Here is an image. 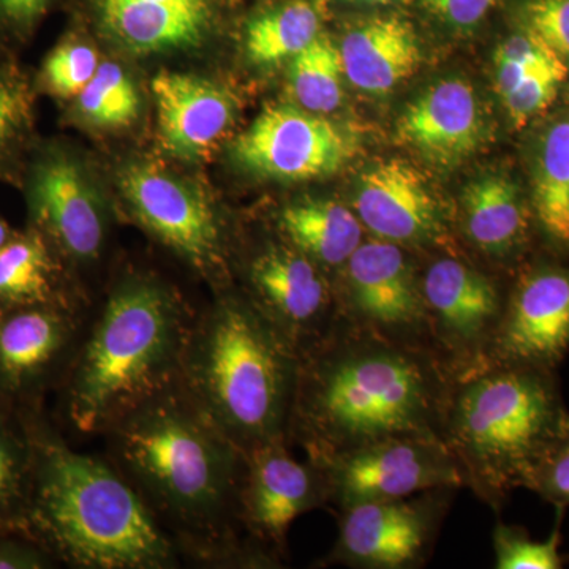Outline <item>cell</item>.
Wrapping results in <instances>:
<instances>
[{
  "label": "cell",
  "mask_w": 569,
  "mask_h": 569,
  "mask_svg": "<svg viewBox=\"0 0 569 569\" xmlns=\"http://www.w3.org/2000/svg\"><path fill=\"white\" fill-rule=\"evenodd\" d=\"M107 458L138 490L182 559L208 567L271 563L242 539L246 452L174 381L102 433Z\"/></svg>",
  "instance_id": "cell-1"
},
{
  "label": "cell",
  "mask_w": 569,
  "mask_h": 569,
  "mask_svg": "<svg viewBox=\"0 0 569 569\" xmlns=\"http://www.w3.org/2000/svg\"><path fill=\"white\" fill-rule=\"evenodd\" d=\"M33 448L28 535L77 569H173L182 556L110 459L74 451L24 408Z\"/></svg>",
  "instance_id": "cell-3"
},
{
  "label": "cell",
  "mask_w": 569,
  "mask_h": 569,
  "mask_svg": "<svg viewBox=\"0 0 569 569\" xmlns=\"http://www.w3.org/2000/svg\"><path fill=\"white\" fill-rule=\"evenodd\" d=\"M353 208L362 227L396 244H425L445 231L437 198L402 160H387L365 171L356 186Z\"/></svg>",
  "instance_id": "cell-18"
},
{
  "label": "cell",
  "mask_w": 569,
  "mask_h": 569,
  "mask_svg": "<svg viewBox=\"0 0 569 569\" xmlns=\"http://www.w3.org/2000/svg\"><path fill=\"white\" fill-rule=\"evenodd\" d=\"M463 231L481 252L501 257L522 242L527 213L519 189L500 174L482 176L462 193Z\"/></svg>",
  "instance_id": "cell-25"
},
{
  "label": "cell",
  "mask_w": 569,
  "mask_h": 569,
  "mask_svg": "<svg viewBox=\"0 0 569 569\" xmlns=\"http://www.w3.org/2000/svg\"><path fill=\"white\" fill-rule=\"evenodd\" d=\"M236 160L264 178L310 181L336 173L350 142L335 122L293 107L268 108L234 142Z\"/></svg>",
  "instance_id": "cell-13"
},
{
  "label": "cell",
  "mask_w": 569,
  "mask_h": 569,
  "mask_svg": "<svg viewBox=\"0 0 569 569\" xmlns=\"http://www.w3.org/2000/svg\"><path fill=\"white\" fill-rule=\"evenodd\" d=\"M291 61V91L306 111L328 114L342 104L346 73L339 48L329 37L320 33Z\"/></svg>",
  "instance_id": "cell-29"
},
{
  "label": "cell",
  "mask_w": 569,
  "mask_h": 569,
  "mask_svg": "<svg viewBox=\"0 0 569 569\" xmlns=\"http://www.w3.org/2000/svg\"><path fill=\"white\" fill-rule=\"evenodd\" d=\"M194 313L173 288L130 274L88 320L61 383L63 417L81 436L104 430L181 376Z\"/></svg>",
  "instance_id": "cell-4"
},
{
  "label": "cell",
  "mask_w": 569,
  "mask_h": 569,
  "mask_svg": "<svg viewBox=\"0 0 569 569\" xmlns=\"http://www.w3.org/2000/svg\"><path fill=\"white\" fill-rule=\"evenodd\" d=\"M11 238L9 224L0 220V247L6 244L7 241Z\"/></svg>",
  "instance_id": "cell-42"
},
{
  "label": "cell",
  "mask_w": 569,
  "mask_h": 569,
  "mask_svg": "<svg viewBox=\"0 0 569 569\" xmlns=\"http://www.w3.org/2000/svg\"><path fill=\"white\" fill-rule=\"evenodd\" d=\"M321 33V14L310 0H290L264 11L246 29V52L250 61L272 66L293 59Z\"/></svg>",
  "instance_id": "cell-27"
},
{
  "label": "cell",
  "mask_w": 569,
  "mask_h": 569,
  "mask_svg": "<svg viewBox=\"0 0 569 569\" xmlns=\"http://www.w3.org/2000/svg\"><path fill=\"white\" fill-rule=\"evenodd\" d=\"M343 73L369 93H387L419 69L417 33L399 18H373L356 26L339 48Z\"/></svg>",
  "instance_id": "cell-21"
},
{
  "label": "cell",
  "mask_w": 569,
  "mask_h": 569,
  "mask_svg": "<svg viewBox=\"0 0 569 569\" xmlns=\"http://www.w3.org/2000/svg\"><path fill=\"white\" fill-rule=\"evenodd\" d=\"M132 2L146 3V6L179 7L200 11H211L212 0H132Z\"/></svg>",
  "instance_id": "cell-41"
},
{
  "label": "cell",
  "mask_w": 569,
  "mask_h": 569,
  "mask_svg": "<svg viewBox=\"0 0 569 569\" xmlns=\"http://www.w3.org/2000/svg\"><path fill=\"white\" fill-rule=\"evenodd\" d=\"M361 2L376 3V2H385V0H361Z\"/></svg>",
  "instance_id": "cell-43"
},
{
  "label": "cell",
  "mask_w": 569,
  "mask_h": 569,
  "mask_svg": "<svg viewBox=\"0 0 569 569\" xmlns=\"http://www.w3.org/2000/svg\"><path fill=\"white\" fill-rule=\"evenodd\" d=\"M400 138L427 159L458 163L481 144L485 119L477 93L459 78L429 86L400 116Z\"/></svg>",
  "instance_id": "cell-20"
},
{
  "label": "cell",
  "mask_w": 569,
  "mask_h": 569,
  "mask_svg": "<svg viewBox=\"0 0 569 569\" xmlns=\"http://www.w3.org/2000/svg\"><path fill=\"white\" fill-rule=\"evenodd\" d=\"M287 440L279 438L246 452L239 519L261 550L266 546L282 552L295 520L328 501L320 467L295 459Z\"/></svg>",
  "instance_id": "cell-14"
},
{
  "label": "cell",
  "mask_w": 569,
  "mask_h": 569,
  "mask_svg": "<svg viewBox=\"0 0 569 569\" xmlns=\"http://www.w3.org/2000/svg\"><path fill=\"white\" fill-rule=\"evenodd\" d=\"M565 429L559 399L538 367L456 370L443 440L479 497L493 501L512 486L533 485Z\"/></svg>",
  "instance_id": "cell-6"
},
{
  "label": "cell",
  "mask_w": 569,
  "mask_h": 569,
  "mask_svg": "<svg viewBox=\"0 0 569 569\" xmlns=\"http://www.w3.org/2000/svg\"><path fill=\"white\" fill-rule=\"evenodd\" d=\"M246 279V298L293 343L299 356L331 335L340 321L320 266L287 239L268 242L250 257Z\"/></svg>",
  "instance_id": "cell-11"
},
{
  "label": "cell",
  "mask_w": 569,
  "mask_h": 569,
  "mask_svg": "<svg viewBox=\"0 0 569 569\" xmlns=\"http://www.w3.org/2000/svg\"><path fill=\"white\" fill-rule=\"evenodd\" d=\"M452 378L436 348L340 320L299 356L288 437L313 463L395 438L443 440Z\"/></svg>",
  "instance_id": "cell-2"
},
{
  "label": "cell",
  "mask_w": 569,
  "mask_h": 569,
  "mask_svg": "<svg viewBox=\"0 0 569 569\" xmlns=\"http://www.w3.org/2000/svg\"><path fill=\"white\" fill-rule=\"evenodd\" d=\"M493 58L509 59V61L529 63L537 67H559L567 63L561 61L545 41L538 39L533 33L526 31L516 33L505 40L497 48Z\"/></svg>",
  "instance_id": "cell-37"
},
{
  "label": "cell",
  "mask_w": 569,
  "mask_h": 569,
  "mask_svg": "<svg viewBox=\"0 0 569 569\" xmlns=\"http://www.w3.org/2000/svg\"><path fill=\"white\" fill-rule=\"evenodd\" d=\"M58 249L39 230L0 247V307L61 306L82 310L63 288ZM61 253V252H59Z\"/></svg>",
  "instance_id": "cell-23"
},
{
  "label": "cell",
  "mask_w": 569,
  "mask_h": 569,
  "mask_svg": "<svg viewBox=\"0 0 569 569\" xmlns=\"http://www.w3.org/2000/svg\"><path fill=\"white\" fill-rule=\"evenodd\" d=\"M56 563L50 550L29 535H0V569H44Z\"/></svg>",
  "instance_id": "cell-35"
},
{
  "label": "cell",
  "mask_w": 569,
  "mask_h": 569,
  "mask_svg": "<svg viewBox=\"0 0 569 569\" xmlns=\"http://www.w3.org/2000/svg\"><path fill=\"white\" fill-rule=\"evenodd\" d=\"M343 272L347 320L342 321L385 339L427 346L430 335L421 280L400 244L378 238L362 241Z\"/></svg>",
  "instance_id": "cell-10"
},
{
  "label": "cell",
  "mask_w": 569,
  "mask_h": 569,
  "mask_svg": "<svg viewBox=\"0 0 569 569\" xmlns=\"http://www.w3.org/2000/svg\"><path fill=\"white\" fill-rule=\"evenodd\" d=\"M427 9L452 29L468 31L488 17L498 0H422Z\"/></svg>",
  "instance_id": "cell-36"
},
{
  "label": "cell",
  "mask_w": 569,
  "mask_h": 569,
  "mask_svg": "<svg viewBox=\"0 0 569 569\" xmlns=\"http://www.w3.org/2000/svg\"><path fill=\"white\" fill-rule=\"evenodd\" d=\"M316 466L323 473L328 500L340 509L466 485L458 460L438 438L385 440Z\"/></svg>",
  "instance_id": "cell-7"
},
{
  "label": "cell",
  "mask_w": 569,
  "mask_h": 569,
  "mask_svg": "<svg viewBox=\"0 0 569 569\" xmlns=\"http://www.w3.org/2000/svg\"><path fill=\"white\" fill-rule=\"evenodd\" d=\"M522 20L526 31L545 41L569 69V0H529Z\"/></svg>",
  "instance_id": "cell-34"
},
{
  "label": "cell",
  "mask_w": 569,
  "mask_h": 569,
  "mask_svg": "<svg viewBox=\"0 0 569 569\" xmlns=\"http://www.w3.org/2000/svg\"><path fill=\"white\" fill-rule=\"evenodd\" d=\"M99 56L89 44H61L44 63V80L63 97H78L99 70Z\"/></svg>",
  "instance_id": "cell-32"
},
{
  "label": "cell",
  "mask_w": 569,
  "mask_h": 569,
  "mask_svg": "<svg viewBox=\"0 0 569 569\" xmlns=\"http://www.w3.org/2000/svg\"><path fill=\"white\" fill-rule=\"evenodd\" d=\"M443 497L370 501L342 509L336 548L329 561L369 569L417 567L443 512Z\"/></svg>",
  "instance_id": "cell-15"
},
{
  "label": "cell",
  "mask_w": 569,
  "mask_h": 569,
  "mask_svg": "<svg viewBox=\"0 0 569 569\" xmlns=\"http://www.w3.org/2000/svg\"><path fill=\"white\" fill-rule=\"evenodd\" d=\"M52 0H0V18L14 26H29L39 20Z\"/></svg>",
  "instance_id": "cell-40"
},
{
  "label": "cell",
  "mask_w": 569,
  "mask_h": 569,
  "mask_svg": "<svg viewBox=\"0 0 569 569\" xmlns=\"http://www.w3.org/2000/svg\"><path fill=\"white\" fill-rule=\"evenodd\" d=\"M97 17L127 50L159 52L190 48L203 40L211 11L146 6L132 0H92Z\"/></svg>",
  "instance_id": "cell-22"
},
{
  "label": "cell",
  "mask_w": 569,
  "mask_h": 569,
  "mask_svg": "<svg viewBox=\"0 0 569 569\" xmlns=\"http://www.w3.org/2000/svg\"><path fill=\"white\" fill-rule=\"evenodd\" d=\"M568 69H539L531 71L522 81L505 96L503 104L509 118L520 127L546 110L559 92Z\"/></svg>",
  "instance_id": "cell-33"
},
{
  "label": "cell",
  "mask_w": 569,
  "mask_h": 569,
  "mask_svg": "<svg viewBox=\"0 0 569 569\" xmlns=\"http://www.w3.org/2000/svg\"><path fill=\"white\" fill-rule=\"evenodd\" d=\"M24 103L18 91L0 82V149L13 137L20 127Z\"/></svg>",
  "instance_id": "cell-39"
},
{
  "label": "cell",
  "mask_w": 569,
  "mask_h": 569,
  "mask_svg": "<svg viewBox=\"0 0 569 569\" xmlns=\"http://www.w3.org/2000/svg\"><path fill=\"white\" fill-rule=\"evenodd\" d=\"M559 529L545 542L531 541L519 530L498 526L493 531V550L498 569H559Z\"/></svg>",
  "instance_id": "cell-31"
},
{
  "label": "cell",
  "mask_w": 569,
  "mask_h": 569,
  "mask_svg": "<svg viewBox=\"0 0 569 569\" xmlns=\"http://www.w3.org/2000/svg\"><path fill=\"white\" fill-rule=\"evenodd\" d=\"M160 144L174 159L198 160L234 121L233 96L217 82L162 71L152 82Z\"/></svg>",
  "instance_id": "cell-19"
},
{
  "label": "cell",
  "mask_w": 569,
  "mask_h": 569,
  "mask_svg": "<svg viewBox=\"0 0 569 569\" xmlns=\"http://www.w3.org/2000/svg\"><path fill=\"white\" fill-rule=\"evenodd\" d=\"M299 351L246 298L219 291L194 313L179 381L241 449L288 438Z\"/></svg>",
  "instance_id": "cell-5"
},
{
  "label": "cell",
  "mask_w": 569,
  "mask_h": 569,
  "mask_svg": "<svg viewBox=\"0 0 569 569\" xmlns=\"http://www.w3.org/2000/svg\"><path fill=\"white\" fill-rule=\"evenodd\" d=\"M569 347V274L541 269L527 276L503 310L486 365L545 367Z\"/></svg>",
  "instance_id": "cell-17"
},
{
  "label": "cell",
  "mask_w": 569,
  "mask_h": 569,
  "mask_svg": "<svg viewBox=\"0 0 569 569\" xmlns=\"http://www.w3.org/2000/svg\"><path fill=\"white\" fill-rule=\"evenodd\" d=\"M31 212L36 230L66 260L77 264L99 260L107 241V213L92 183L70 157L51 156L37 167Z\"/></svg>",
  "instance_id": "cell-16"
},
{
  "label": "cell",
  "mask_w": 569,
  "mask_h": 569,
  "mask_svg": "<svg viewBox=\"0 0 569 569\" xmlns=\"http://www.w3.org/2000/svg\"><path fill=\"white\" fill-rule=\"evenodd\" d=\"M119 189L133 219L160 244L200 274L222 271L227 228L203 190L148 163L123 168Z\"/></svg>",
  "instance_id": "cell-8"
},
{
  "label": "cell",
  "mask_w": 569,
  "mask_h": 569,
  "mask_svg": "<svg viewBox=\"0 0 569 569\" xmlns=\"http://www.w3.org/2000/svg\"><path fill=\"white\" fill-rule=\"evenodd\" d=\"M279 227L283 239L320 268H343L365 241V227L353 209L329 198L284 206Z\"/></svg>",
  "instance_id": "cell-24"
},
{
  "label": "cell",
  "mask_w": 569,
  "mask_h": 569,
  "mask_svg": "<svg viewBox=\"0 0 569 569\" xmlns=\"http://www.w3.org/2000/svg\"><path fill=\"white\" fill-rule=\"evenodd\" d=\"M33 448L24 408L0 402V535H28Z\"/></svg>",
  "instance_id": "cell-26"
},
{
  "label": "cell",
  "mask_w": 569,
  "mask_h": 569,
  "mask_svg": "<svg viewBox=\"0 0 569 569\" xmlns=\"http://www.w3.org/2000/svg\"><path fill=\"white\" fill-rule=\"evenodd\" d=\"M78 99L89 122L110 129L130 126L140 112V97L132 80L114 62L100 63Z\"/></svg>",
  "instance_id": "cell-30"
},
{
  "label": "cell",
  "mask_w": 569,
  "mask_h": 569,
  "mask_svg": "<svg viewBox=\"0 0 569 569\" xmlns=\"http://www.w3.org/2000/svg\"><path fill=\"white\" fill-rule=\"evenodd\" d=\"M86 325L82 310L67 307H0V402L40 408L66 376Z\"/></svg>",
  "instance_id": "cell-9"
},
{
  "label": "cell",
  "mask_w": 569,
  "mask_h": 569,
  "mask_svg": "<svg viewBox=\"0 0 569 569\" xmlns=\"http://www.w3.org/2000/svg\"><path fill=\"white\" fill-rule=\"evenodd\" d=\"M430 340L452 369L485 365L503 317L489 277L458 258H438L421 279Z\"/></svg>",
  "instance_id": "cell-12"
},
{
  "label": "cell",
  "mask_w": 569,
  "mask_h": 569,
  "mask_svg": "<svg viewBox=\"0 0 569 569\" xmlns=\"http://www.w3.org/2000/svg\"><path fill=\"white\" fill-rule=\"evenodd\" d=\"M535 208L545 230L569 242V119L553 122L539 141Z\"/></svg>",
  "instance_id": "cell-28"
},
{
  "label": "cell",
  "mask_w": 569,
  "mask_h": 569,
  "mask_svg": "<svg viewBox=\"0 0 569 569\" xmlns=\"http://www.w3.org/2000/svg\"><path fill=\"white\" fill-rule=\"evenodd\" d=\"M535 486H541L550 496L569 501V440L553 449L539 468Z\"/></svg>",
  "instance_id": "cell-38"
}]
</instances>
